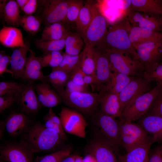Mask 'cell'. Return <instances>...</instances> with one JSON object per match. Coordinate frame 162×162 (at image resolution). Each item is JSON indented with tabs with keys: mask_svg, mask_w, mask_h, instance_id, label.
<instances>
[{
	"mask_svg": "<svg viewBox=\"0 0 162 162\" xmlns=\"http://www.w3.org/2000/svg\"><path fill=\"white\" fill-rule=\"evenodd\" d=\"M34 153L20 142H8L0 148V158L7 162H33Z\"/></svg>",
	"mask_w": 162,
	"mask_h": 162,
	"instance_id": "12",
	"label": "cell"
},
{
	"mask_svg": "<svg viewBox=\"0 0 162 162\" xmlns=\"http://www.w3.org/2000/svg\"><path fill=\"white\" fill-rule=\"evenodd\" d=\"M20 94H6L0 96V113L17 102Z\"/></svg>",
	"mask_w": 162,
	"mask_h": 162,
	"instance_id": "45",
	"label": "cell"
},
{
	"mask_svg": "<svg viewBox=\"0 0 162 162\" xmlns=\"http://www.w3.org/2000/svg\"><path fill=\"white\" fill-rule=\"evenodd\" d=\"M0 162H3V161L2 160H0Z\"/></svg>",
	"mask_w": 162,
	"mask_h": 162,
	"instance_id": "58",
	"label": "cell"
},
{
	"mask_svg": "<svg viewBox=\"0 0 162 162\" xmlns=\"http://www.w3.org/2000/svg\"><path fill=\"white\" fill-rule=\"evenodd\" d=\"M20 8L21 9L28 1V0H16Z\"/></svg>",
	"mask_w": 162,
	"mask_h": 162,
	"instance_id": "53",
	"label": "cell"
},
{
	"mask_svg": "<svg viewBox=\"0 0 162 162\" xmlns=\"http://www.w3.org/2000/svg\"><path fill=\"white\" fill-rule=\"evenodd\" d=\"M80 68L85 74L96 75L95 63L92 47L85 45L81 52Z\"/></svg>",
	"mask_w": 162,
	"mask_h": 162,
	"instance_id": "32",
	"label": "cell"
},
{
	"mask_svg": "<svg viewBox=\"0 0 162 162\" xmlns=\"http://www.w3.org/2000/svg\"><path fill=\"white\" fill-rule=\"evenodd\" d=\"M24 84L14 81H2L0 82V96L6 94H20Z\"/></svg>",
	"mask_w": 162,
	"mask_h": 162,
	"instance_id": "43",
	"label": "cell"
},
{
	"mask_svg": "<svg viewBox=\"0 0 162 162\" xmlns=\"http://www.w3.org/2000/svg\"><path fill=\"white\" fill-rule=\"evenodd\" d=\"M84 42L78 32L69 30L66 36L65 41V52L71 56L79 55L82 51Z\"/></svg>",
	"mask_w": 162,
	"mask_h": 162,
	"instance_id": "31",
	"label": "cell"
},
{
	"mask_svg": "<svg viewBox=\"0 0 162 162\" xmlns=\"http://www.w3.org/2000/svg\"><path fill=\"white\" fill-rule=\"evenodd\" d=\"M42 22L40 16L32 15H20L19 20V26L32 35H34L39 32Z\"/></svg>",
	"mask_w": 162,
	"mask_h": 162,
	"instance_id": "34",
	"label": "cell"
},
{
	"mask_svg": "<svg viewBox=\"0 0 162 162\" xmlns=\"http://www.w3.org/2000/svg\"><path fill=\"white\" fill-rule=\"evenodd\" d=\"M129 37L134 47L146 42L162 40V32L131 25L129 31Z\"/></svg>",
	"mask_w": 162,
	"mask_h": 162,
	"instance_id": "25",
	"label": "cell"
},
{
	"mask_svg": "<svg viewBox=\"0 0 162 162\" xmlns=\"http://www.w3.org/2000/svg\"><path fill=\"white\" fill-rule=\"evenodd\" d=\"M92 17L89 25L80 35L85 45L91 47L98 46L106 34L107 22L97 3L93 2L92 6Z\"/></svg>",
	"mask_w": 162,
	"mask_h": 162,
	"instance_id": "5",
	"label": "cell"
},
{
	"mask_svg": "<svg viewBox=\"0 0 162 162\" xmlns=\"http://www.w3.org/2000/svg\"><path fill=\"white\" fill-rule=\"evenodd\" d=\"M71 0H38V11L45 26L52 23H65L68 7Z\"/></svg>",
	"mask_w": 162,
	"mask_h": 162,
	"instance_id": "8",
	"label": "cell"
},
{
	"mask_svg": "<svg viewBox=\"0 0 162 162\" xmlns=\"http://www.w3.org/2000/svg\"><path fill=\"white\" fill-rule=\"evenodd\" d=\"M159 147H160V149L161 155H162V145L160 146H159Z\"/></svg>",
	"mask_w": 162,
	"mask_h": 162,
	"instance_id": "56",
	"label": "cell"
},
{
	"mask_svg": "<svg viewBox=\"0 0 162 162\" xmlns=\"http://www.w3.org/2000/svg\"><path fill=\"white\" fill-rule=\"evenodd\" d=\"M162 87V83H157L152 90L136 98L123 111L120 117L121 121L124 123L132 122L145 114Z\"/></svg>",
	"mask_w": 162,
	"mask_h": 162,
	"instance_id": "7",
	"label": "cell"
},
{
	"mask_svg": "<svg viewBox=\"0 0 162 162\" xmlns=\"http://www.w3.org/2000/svg\"><path fill=\"white\" fill-rule=\"evenodd\" d=\"M64 140L56 131L38 122L30 126L20 142L34 153L47 152L55 150Z\"/></svg>",
	"mask_w": 162,
	"mask_h": 162,
	"instance_id": "1",
	"label": "cell"
},
{
	"mask_svg": "<svg viewBox=\"0 0 162 162\" xmlns=\"http://www.w3.org/2000/svg\"><path fill=\"white\" fill-rule=\"evenodd\" d=\"M43 119L46 127L54 130L64 140H66L67 136L63 128L60 118L54 112L52 108H49L48 112L43 117Z\"/></svg>",
	"mask_w": 162,
	"mask_h": 162,
	"instance_id": "35",
	"label": "cell"
},
{
	"mask_svg": "<svg viewBox=\"0 0 162 162\" xmlns=\"http://www.w3.org/2000/svg\"><path fill=\"white\" fill-rule=\"evenodd\" d=\"M89 87L76 84L69 79L63 89L67 92H91L89 90Z\"/></svg>",
	"mask_w": 162,
	"mask_h": 162,
	"instance_id": "47",
	"label": "cell"
},
{
	"mask_svg": "<svg viewBox=\"0 0 162 162\" xmlns=\"http://www.w3.org/2000/svg\"><path fill=\"white\" fill-rule=\"evenodd\" d=\"M93 1L88 0L83 4L75 24L77 32L80 35L86 30L91 20L92 6Z\"/></svg>",
	"mask_w": 162,
	"mask_h": 162,
	"instance_id": "33",
	"label": "cell"
},
{
	"mask_svg": "<svg viewBox=\"0 0 162 162\" xmlns=\"http://www.w3.org/2000/svg\"><path fill=\"white\" fill-rule=\"evenodd\" d=\"M58 114L65 132L80 138L86 137L88 124L80 112L68 107H62Z\"/></svg>",
	"mask_w": 162,
	"mask_h": 162,
	"instance_id": "10",
	"label": "cell"
},
{
	"mask_svg": "<svg viewBox=\"0 0 162 162\" xmlns=\"http://www.w3.org/2000/svg\"><path fill=\"white\" fill-rule=\"evenodd\" d=\"M70 28L62 22L50 24L45 26L40 39L44 40H56L64 37Z\"/></svg>",
	"mask_w": 162,
	"mask_h": 162,
	"instance_id": "29",
	"label": "cell"
},
{
	"mask_svg": "<svg viewBox=\"0 0 162 162\" xmlns=\"http://www.w3.org/2000/svg\"><path fill=\"white\" fill-rule=\"evenodd\" d=\"M126 17L133 26L162 32V16L134 11L130 10Z\"/></svg>",
	"mask_w": 162,
	"mask_h": 162,
	"instance_id": "16",
	"label": "cell"
},
{
	"mask_svg": "<svg viewBox=\"0 0 162 162\" xmlns=\"http://www.w3.org/2000/svg\"><path fill=\"white\" fill-rule=\"evenodd\" d=\"M121 145L128 152L139 146L154 143L150 136L140 125L132 122L124 123L119 122Z\"/></svg>",
	"mask_w": 162,
	"mask_h": 162,
	"instance_id": "6",
	"label": "cell"
},
{
	"mask_svg": "<svg viewBox=\"0 0 162 162\" xmlns=\"http://www.w3.org/2000/svg\"><path fill=\"white\" fill-rule=\"evenodd\" d=\"M30 49L26 47L16 48L13 51L10 56V71L16 79H22L27 61L26 55Z\"/></svg>",
	"mask_w": 162,
	"mask_h": 162,
	"instance_id": "22",
	"label": "cell"
},
{
	"mask_svg": "<svg viewBox=\"0 0 162 162\" xmlns=\"http://www.w3.org/2000/svg\"><path fill=\"white\" fill-rule=\"evenodd\" d=\"M29 54L27 58L24 73L22 78L28 82L33 83L35 81L47 82L46 75L43 73V68L38 57L35 53L30 49Z\"/></svg>",
	"mask_w": 162,
	"mask_h": 162,
	"instance_id": "19",
	"label": "cell"
},
{
	"mask_svg": "<svg viewBox=\"0 0 162 162\" xmlns=\"http://www.w3.org/2000/svg\"><path fill=\"white\" fill-rule=\"evenodd\" d=\"M0 42L9 48L26 47L20 30L16 27L3 26L0 31Z\"/></svg>",
	"mask_w": 162,
	"mask_h": 162,
	"instance_id": "23",
	"label": "cell"
},
{
	"mask_svg": "<svg viewBox=\"0 0 162 162\" xmlns=\"http://www.w3.org/2000/svg\"><path fill=\"white\" fill-rule=\"evenodd\" d=\"M134 48L139 60L145 67L162 60V40L144 42L135 46Z\"/></svg>",
	"mask_w": 162,
	"mask_h": 162,
	"instance_id": "13",
	"label": "cell"
},
{
	"mask_svg": "<svg viewBox=\"0 0 162 162\" xmlns=\"http://www.w3.org/2000/svg\"><path fill=\"white\" fill-rule=\"evenodd\" d=\"M148 162H162V156L159 146L150 152L148 157Z\"/></svg>",
	"mask_w": 162,
	"mask_h": 162,
	"instance_id": "50",
	"label": "cell"
},
{
	"mask_svg": "<svg viewBox=\"0 0 162 162\" xmlns=\"http://www.w3.org/2000/svg\"><path fill=\"white\" fill-rule=\"evenodd\" d=\"M66 36L61 39L56 40H44L36 39L34 43L36 46L43 53L53 51H61L64 48Z\"/></svg>",
	"mask_w": 162,
	"mask_h": 162,
	"instance_id": "37",
	"label": "cell"
},
{
	"mask_svg": "<svg viewBox=\"0 0 162 162\" xmlns=\"http://www.w3.org/2000/svg\"><path fill=\"white\" fill-rule=\"evenodd\" d=\"M142 76L151 82L162 83V60L151 66L145 67Z\"/></svg>",
	"mask_w": 162,
	"mask_h": 162,
	"instance_id": "42",
	"label": "cell"
},
{
	"mask_svg": "<svg viewBox=\"0 0 162 162\" xmlns=\"http://www.w3.org/2000/svg\"><path fill=\"white\" fill-rule=\"evenodd\" d=\"M101 94L99 103L100 111L112 118H120L123 110L118 94L109 92Z\"/></svg>",
	"mask_w": 162,
	"mask_h": 162,
	"instance_id": "20",
	"label": "cell"
},
{
	"mask_svg": "<svg viewBox=\"0 0 162 162\" xmlns=\"http://www.w3.org/2000/svg\"><path fill=\"white\" fill-rule=\"evenodd\" d=\"M135 77L123 74L112 72L102 93L109 92L118 95Z\"/></svg>",
	"mask_w": 162,
	"mask_h": 162,
	"instance_id": "28",
	"label": "cell"
},
{
	"mask_svg": "<svg viewBox=\"0 0 162 162\" xmlns=\"http://www.w3.org/2000/svg\"><path fill=\"white\" fill-rule=\"evenodd\" d=\"M83 4L82 0H71L67 9L65 21V23L70 28L72 25H75Z\"/></svg>",
	"mask_w": 162,
	"mask_h": 162,
	"instance_id": "41",
	"label": "cell"
},
{
	"mask_svg": "<svg viewBox=\"0 0 162 162\" xmlns=\"http://www.w3.org/2000/svg\"><path fill=\"white\" fill-rule=\"evenodd\" d=\"M46 76L47 82L50 83L57 91L64 88L69 79L70 74L62 70L52 69V72Z\"/></svg>",
	"mask_w": 162,
	"mask_h": 162,
	"instance_id": "36",
	"label": "cell"
},
{
	"mask_svg": "<svg viewBox=\"0 0 162 162\" xmlns=\"http://www.w3.org/2000/svg\"><path fill=\"white\" fill-rule=\"evenodd\" d=\"M148 157L147 158H146V160H145V162H148Z\"/></svg>",
	"mask_w": 162,
	"mask_h": 162,
	"instance_id": "57",
	"label": "cell"
},
{
	"mask_svg": "<svg viewBox=\"0 0 162 162\" xmlns=\"http://www.w3.org/2000/svg\"><path fill=\"white\" fill-rule=\"evenodd\" d=\"M0 137L1 139L3 136L4 130L5 129L4 122L2 121L0 124Z\"/></svg>",
	"mask_w": 162,
	"mask_h": 162,
	"instance_id": "54",
	"label": "cell"
},
{
	"mask_svg": "<svg viewBox=\"0 0 162 162\" xmlns=\"http://www.w3.org/2000/svg\"><path fill=\"white\" fill-rule=\"evenodd\" d=\"M43 68L49 67L52 68L57 67L62 61L63 53L61 51H53L38 56Z\"/></svg>",
	"mask_w": 162,
	"mask_h": 162,
	"instance_id": "40",
	"label": "cell"
},
{
	"mask_svg": "<svg viewBox=\"0 0 162 162\" xmlns=\"http://www.w3.org/2000/svg\"><path fill=\"white\" fill-rule=\"evenodd\" d=\"M4 122L6 130L13 137L24 134L30 126L29 118L21 111L11 112Z\"/></svg>",
	"mask_w": 162,
	"mask_h": 162,
	"instance_id": "18",
	"label": "cell"
},
{
	"mask_svg": "<svg viewBox=\"0 0 162 162\" xmlns=\"http://www.w3.org/2000/svg\"><path fill=\"white\" fill-rule=\"evenodd\" d=\"M131 26L126 17L113 24L108 29L104 37L98 46L106 50L126 51L139 59L129 38Z\"/></svg>",
	"mask_w": 162,
	"mask_h": 162,
	"instance_id": "2",
	"label": "cell"
},
{
	"mask_svg": "<svg viewBox=\"0 0 162 162\" xmlns=\"http://www.w3.org/2000/svg\"><path fill=\"white\" fill-rule=\"evenodd\" d=\"M153 143L139 146L127 152L124 155L118 156V162H145L148 156L149 150Z\"/></svg>",
	"mask_w": 162,
	"mask_h": 162,
	"instance_id": "30",
	"label": "cell"
},
{
	"mask_svg": "<svg viewBox=\"0 0 162 162\" xmlns=\"http://www.w3.org/2000/svg\"><path fill=\"white\" fill-rule=\"evenodd\" d=\"M83 162H97L91 154H88L83 158Z\"/></svg>",
	"mask_w": 162,
	"mask_h": 162,
	"instance_id": "51",
	"label": "cell"
},
{
	"mask_svg": "<svg viewBox=\"0 0 162 162\" xmlns=\"http://www.w3.org/2000/svg\"><path fill=\"white\" fill-rule=\"evenodd\" d=\"M114 148L104 140L98 137L90 142L85 151L92 155L97 162H118Z\"/></svg>",
	"mask_w": 162,
	"mask_h": 162,
	"instance_id": "15",
	"label": "cell"
},
{
	"mask_svg": "<svg viewBox=\"0 0 162 162\" xmlns=\"http://www.w3.org/2000/svg\"><path fill=\"white\" fill-rule=\"evenodd\" d=\"M75 155L70 154L64 158L61 162H74Z\"/></svg>",
	"mask_w": 162,
	"mask_h": 162,
	"instance_id": "52",
	"label": "cell"
},
{
	"mask_svg": "<svg viewBox=\"0 0 162 162\" xmlns=\"http://www.w3.org/2000/svg\"><path fill=\"white\" fill-rule=\"evenodd\" d=\"M92 48L95 60V74L97 79L102 87V92L112 72L105 50L99 46L94 47Z\"/></svg>",
	"mask_w": 162,
	"mask_h": 162,
	"instance_id": "17",
	"label": "cell"
},
{
	"mask_svg": "<svg viewBox=\"0 0 162 162\" xmlns=\"http://www.w3.org/2000/svg\"><path fill=\"white\" fill-rule=\"evenodd\" d=\"M63 59L59 65L52 69L62 70L70 74L76 69L80 67L81 52L78 55L71 56L64 52L63 53Z\"/></svg>",
	"mask_w": 162,
	"mask_h": 162,
	"instance_id": "38",
	"label": "cell"
},
{
	"mask_svg": "<svg viewBox=\"0 0 162 162\" xmlns=\"http://www.w3.org/2000/svg\"><path fill=\"white\" fill-rule=\"evenodd\" d=\"M130 1L131 11L162 16V0Z\"/></svg>",
	"mask_w": 162,
	"mask_h": 162,
	"instance_id": "27",
	"label": "cell"
},
{
	"mask_svg": "<svg viewBox=\"0 0 162 162\" xmlns=\"http://www.w3.org/2000/svg\"><path fill=\"white\" fill-rule=\"evenodd\" d=\"M83 74L84 73L80 67H79L70 74L69 79L78 85L86 86H89L86 85L84 81Z\"/></svg>",
	"mask_w": 162,
	"mask_h": 162,
	"instance_id": "48",
	"label": "cell"
},
{
	"mask_svg": "<svg viewBox=\"0 0 162 162\" xmlns=\"http://www.w3.org/2000/svg\"><path fill=\"white\" fill-rule=\"evenodd\" d=\"M20 111L27 115H35L41 106L33 83L24 84L17 102Z\"/></svg>",
	"mask_w": 162,
	"mask_h": 162,
	"instance_id": "14",
	"label": "cell"
},
{
	"mask_svg": "<svg viewBox=\"0 0 162 162\" xmlns=\"http://www.w3.org/2000/svg\"><path fill=\"white\" fill-rule=\"evenodd\" d=\"M0 16L3 21L12 27L19 26L20 8L16 0L0 1Z\"/></svg>",
	"mask_w": 162,
	"mask_h": 162,
	"instance_id": "26",
	"label": "cell"
},
{
	"mask_svg": "<svg viewBox=\"0 0 162 162\" xmlns=\"http://www.w3.org/2000/svg\"><path fill=\"white\" fill-rule=\"evenodd\" d=\"M74 162H83V158L80 156L76 155Z\"/></svg>",
	"mask_w": 162,
	"mask_h": 162,
	"instance_id": "55",
	"label": "cell"
},
{
	"mask_svg": "<svg viewBox=\"0 0 162 162\" xmlns=\"http://www.w3.org/2000/svg\"><path fill=\"white\" fill-rule=\"evenodd\" d=\"M63 89L56 91L61 102L68 107L80 113L86 115L91 114L95 112L99 105L101 95L100 93L67 92Z\"/></svg>",
	"mask_w": 162,
	"mask_h": 162,
	"instance_id": "3",
	"label": "cell"
},
{
	"mask_svg": "<svg viewBox=\"0 0 162 162\" xmlns=\"http://www.w3.org/2000/svg\"><path fill=\"white\" fill-rule=\"evenodd\" d=\"M38 6V0H28L27 3L21 9L25 15H31L37 11Z\"/></svg>",
	"mask_w": 162,
	"mask_h": 162,
	"instance_id": "49",
	"label": "cell"
},
{
	"mask_svg": "<svg viewBox=\"0 0 162 162\" xmlns=\"http://www.w3.org/2000/svg\"><path fill=\"white\" fill-rule=\"evenodd\" d=\"M146 113L147 115L162 117V87L157 94L150 108Z\"/></svg>",
	"mask_w": 162,
	"mask_h": 162,
	"instance_id": "44",
	"label": "cell"
},
{
	"mask_svg": "<svg viewBox=\"0 0 162 162\" xmlns=\"http://www.w3.org/2000/svg\"><path fill=\"white\" fill-rule=\"evenodd\" d=\"M142 117L140 125L148 133L151 134L154 142H162V117L147 114Z\"/></svg>",
	"mask_w": 162,
	"mask_h": 162,
	"instance_id": "24",
	"label": "cell"
},
{
	"mask_svg": "<svg viewBox=\"0 0 162 162\" xmlns=\"http://www.w3.org/2000/svg\"><path fill=\"white\" fill-rule=\"evenodd\" d=\"M98 137L104 140L114 148L121 145L119 122L100 111L94 122Z\"/></svg>",
	"mask_w": 162,
	"mask_h": 162,
	"instance_id": "9",
	"label": "cell"
},
{
	"mask_svg": "<svg viewBox=\"0 0 162 162\" xmlns=\"http://www.w3.org/2000/svg\"><path fill=\"white\" fill-rule=\"evenodd\" d=\"M72 149L70 146H66L51 153L37 156L34 162H61L64 158L70 154Z\"/></svg>",
	"mask_w": 162,
	"mask_h": 162,
	"instance_id": "39",
	"label": "cell"
},
{
	"mask_svg": "<svg viewBox=\"0 0 162 162\" xmlns=\"http://www.w3.org/2000/svg\"><path fill=\"white\" fill-rule=\"evenodd\" d=\"M105 50L112 72L132 76H142L145 66L131 53L125 51Z\"/></svg>",
	"mask_w": 162,
	"mask_h": 162,
	"instance_id": "4",
	"label": "cell"
},
{
	"mask_svg": "<svg viewBox=\"0 0 162 162\" xmlns=\"http://www.w3.org/2000/svg\"><path fill=\"white\" fill-rule=\"evenodd\" d=\"M152 82L142 76L134 77L118 95L123 111L136 98L152 89Z\"/></svg>",
	"mask_w": 162,
	"mask_h": 162,
	"instance_id": "11",
	"label": "cell"
},
{
	"mask_svg": "<svg viewBox=\"0 0 162 162\" xmlns=\"http://www.w3.org/2000/svg\"><path fill=\"white\" fill-rule=\"evenodd\" d=\"M10 56L7 54L3 51H1L0 53V75H2L5 73L10 74L12 76V73L8 69L10 64Z\"/></svg>",
	"mask_w": 162,
	"mask_h": 162,
	"instance_id": "46",
	"label": "cell"
},
{
	"mask_svg": "<svg viewBox=\"0 0 162 162\" xmlns=\"http://www.w3.org/2000/svg\"><path fill=\"white\" fill-rule=\"evenodd\" d=\"M34 87L41 106L52 108L61 102L59 95L47 82H41Z\"/></svg>",
	"mask_w": 162,
	"mask_h": 162,
	"instance_id": "21",
	"label": "cell"
}]
</instances>
